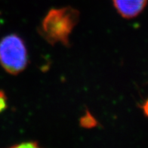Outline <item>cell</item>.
<instances>
[{
	"label": "cell",
	"mask_w": 148,
	"mask_h": 148,
	"mask_svg": "<svg viewBox=\"0 0 148 148\" xmlns=\"http://www.w3.org/2000/svg\"><path fill=\"white\" fill-rule=\"evenodd\" d=\"M79 19V12L71 7L53 8L48 12L39 28V33L51 45H69V39Z\"/></svg>",
	"instance_id": "1"
},
{
	"label": "cell",
	"mask_w": 148,
	"mask_h": 148,
	"mask_svg": "<svg viewBox=\"0 0 148 148\" xmlns=\"http://www.w3.org/2000/svg\"><path fill=\"white\" fill-rule=\"evenodd\" d=\"M27 51L23 39L10 34L0 41V64L10 74L17 75L27 65Z\"/></svg>",
	"instance_id": "2"
},
{
	"label": "cell",
	"mask_w": 148,
	"mask_h": 148,
	"mask_svg": "<svg viewBox=\"0 0 148 148\" xmlns=\"http://www.w3.org/2000/svg\"><path fill=\"white\" fill-rule=\"evenodd\" d=\"M116 9L121 16L133 18L142 12L147 0H113Z\"/></svg>",
	"instance_id": "3"
},
{
	"label": "cell",
	"mask_w": 148,
	"mask_h": 148,
	"mask_svg": "<svg viewBox=\"0 0 148 148\" xmlns=\"http://www.w3.org/2000/svg\"><path fill=\"white\" fill-rule=\"evenodd\" d=\"M96 124L95 119H94L93 117L90 113H87L85 116H83L81 119V125L82 126L86 127V128H92L94 127Z\"/></svg>",
	"instance_id": "4"
},
{
	"label": "cell",
	"mask_w": 148,
	"mask_h": 148,
	"mask_svg": "<svg viewBox=\"0 0 148 148\" xmlns=\"http://www.w3.org/2000/svg\"><path fill=\"white\" fill-rule=\"evenodd\" d=\"M7 107V98L5 93L0 90V113L4 111Z\"/></svg>",
	"instance_id": "5"
},
{
	"label": "cell",
	"mask_w": 148,
	"mask_h": 148,
	"mask_svg": "<svg viewBox=\"0 0 148 148\" xmlns=\"http://www.w3.org/2000/svg\"><path fill=\"white\" fill-rule=\"evenodd\" d=\"M38 143L35 142V141H29V142L22 143L21 144H17V145H14L12 146V147H38Z\"/></svg>",
	"instance_id": "6"
},
{
	"label": "cell",
	"mask_w": 148,
	"mask_h": 148,
	"mask_svg": "<svg viewBox=\"0 0 148 148\" xmlns=\"http://www.w3.org/2000/svg\"><path fill=\"white\" fill-rule=\"evenodd\" d=\"M143 110H144V114L148 117V99L147 100L145 103L143 105Z\"/></svg>",
	"instance_id": "7"
}]
</instances>
